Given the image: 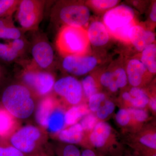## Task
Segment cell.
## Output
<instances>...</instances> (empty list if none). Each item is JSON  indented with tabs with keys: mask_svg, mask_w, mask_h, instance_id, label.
I'll return each mask as SVG.
<instances>
[{
	"mask_svg": "<svg viewBox=\"0 0 156 156\" xmlns=\"http://www.w3.org/2000/svg\"><path fill=\"white\" fill-rule=\"evenodd\" d=\"M7 82L0 89V104L17 119L30 117L35 109V97L20 82Z\"/></svg>",
	"mask_w": 156,
	"mask_h": 156,
	"instance_id": "obj_1",
	"label": "cell"
},
{
	"mask_svg": "<svg viewBox=\"0 0 156 156\" xmlns=\"http://www.w3.org/2000/svg\"><path fill=\"white\" fill-rule=\"evenodd\" d=\"M22 67L18 74L20 82L27 87L35 98H42L51 94L55 79L51 72L41 69L31 60H20Z\"/></svg>",
	"mask_w": 156,
	"mask_h": 156,
	"instance_id": "obj_2",
	"label": "cell"
},
{
	"mask_svg": "<svg viewBox=\"0 0 156 156\" xmlns=\"http://www.w3.org/2000/svg\"><path fill=\"white\" fill-rule=\"evenodd\" d=\"M47 133L33 125L20 127L9 139V142L26 155L44 151L47 141Z\"/></svg>",
	"mask_w": 156,
	"mask_h": 156,
	"instance_id": "obj_3",
	"label": "cell"
},
{
	"mask_svg": "<svg viewBox=\"0 0 156 156\" xmlns=\"http://www.w3.org/2000/svg\"><path fill=\"white\" fill-rule=\"evenodd\" d=\"M116 134L109 123L99 121L89 135L91 147L105 156H118L124 149L117 142Z\"/></svg>",
	"mask_w": 156,
	"mask_h": 156,
	"instance_id": "obj_4",
	"label": "cell"
},
{
	"mask_svg": "<svg viewBox=\"0 0 156 156\" xmlns=\"http://www.w3.org/2000/svg\"><path fill=\"white\" fill-rule=\"evenodd\" d=\"M46 3L47 1L44 0H20L14 14L18 27L23 34L39 29Z\"/></svg>",
	"mask_w": 156,
	"mask_h": 156,
	"instance_id": "obj_5",
	"label": "cell"
},
{
	"mask_svg": "<svg viewBox=\"0 0 156 156\" xmlns=\"http://www.w3.org/2000/svg\"><path fill=\"white\" fill-rule=\"evenodd\" d=\"M50 16L52 22L58 21L66 26L82 27L89 21L90 11L83 5L59 2L53 6Z\"/></svg>",
	"mask_w": 156,
	"mask_h": 156,
	"instance_id": "obj_6",
	"label": "cell"
},
{
	"mask_svg": "<svg viewBox=\"0 0 156 156\" xmlns=\"http://www.w3.org/2000/svg\"><path fill=\"white\" fill-rule=\"evenodd\" d=\"M32 32L29 41L31 61L39 68L51 72L54 64V53L48 36L39 29Z\"/></svg>",
	"mask_w": 156,
	"mask_h": 156,
	"instance_id": "obj_7",
	"label": "cell"
},
{
	"mask_svg": "<svg viewBox=\"0 0 156 156\" xmlns=\"http://www.w3.org/2000/svg\"><path fill=\"white\" fill-rule=\"evenodd\" d=\"M87 34L82 27L66 26L57 35L56 45L60 53L65 55H80L87 46Z\"/></svg>",
	"mask_w": 156,
	"mask_h": 156,
	"instance_id": "obj_8",
	"label": "cell"
},
{
	"mask_svg": "<svg viewBox=\"0 0 156 156\" xmlns=\"http://www.w3.org/2000/svg\"><path fill=\"white\" fill-rule=\"evenodd\" d=\"M53 91L71 106L80 104L83 95L81 83L72 76L63 77L56 81Z\"/></svg>",
	"mask_w": 156,
	"mask_h": 156,
	"instance_id": "obj_9",
	"label": "cell"
},
{
	"mask_svg": "<svg viewBox=\"0 0 156 156\" xmlns=\"http://www.w3.org/2000/svg\"><path fill=\"white\" fill-rule=\"evenodd\" d=\"M134 16L132 8L122 5L106 12L103 20L105 25L112 32L128 25L133 21Z\"/></svg>",
	"mask_w": 156,
	"mask_h": 156,
	"instance_id": "obj_10",
	"label": "cell"
},
{
	"mask_svg": "<svg viewBox=\"0 0 156 156\" xmlns=\"http://www.w3.org/2000/svg\"><path fill=\"white\" fill-rule=\"evenodd\" d=\"M97 63L96 58L93 56L80 55L66 56L62 61V67L71 74L80 76L86 74L93 69Z\"/></svg>",
	"mask_w": 156,
	"mask_h": 156,
	"instance_id": "obj_11",
	"label": "cell"
},
{
	"mask_svg": "<svg viewBox=\"0 0 156 156\" xmlns=\"http://www.w3.org/2000/svg\"><path fill=\"white\" fill-rule=\"evenodd\" d=\"M58 103L56 98L51 94L40 98L35 109V117L37 123L43 130H44L50 114Z\"/></svg>",
	"mask_w": 156,
	"mask_h": 156,
	"instance_id": "obj_12",
	"label": "cell"
},
{
	"mask_svg": "<svg viewBox=\"0 0 156 156\" xmlns=\"http://www.w3.org/2000/svg\"><path fill=\"white\" fill-rule=\"evenodd\" d=\"M128 38L138 51H142L154 43L155 37L153 32L145 30L140 26L134 25L129 30Z\"/></svg>",
	"mask_w": 156,
	"mask_h": 156,
	"instance_id": "obj_13",
	"label": "cell"
},
{
	"mask_svg": "<svg viewBox=\"0 0 156 156\" xmlns=\"http://www.w3.org/2000/svg\"><path fill=\"white\" fill-rule=\"evenodd\" d=\"M100 83L104 87H108L112 92L126 87L128 83L127 74L122 68H119L114 72L104 73L101 76Z\"/></svg>",
	"mask_w": 156,
	"mask_h": 156,
	"instance_id": "obj_14",
	"label": "cell"
},
{
	"mask_svg": "<svg viewBox=\"0 0 156 156\" xmlns=\"http://www.w3.org/2000/svg\"><path fill=\"white\" fill-rule=\"evenodd\" d=\"M19 128L17 119L0 104V140H9Z\"/></svg>",
	"mask_w": 156,
	"mask_h": 156,
	"instance_id": "obj_15",
	"label": "cell"
},
{
	"mask_svg": "<svg viewBox=\"0 0 156 156\" xmlns=\"http://www.w3.org/2000/svg\"><path fill=\"white\" fill-rule=\"evenodd\" d=\"M66 111L58 103L48 118L44 131L47 133L57 135L66 126L65 121Z\"/></svg>",
	"mask_w": 156,
	"mask_h": 156,
	"instance_id": "obj_16",
	"label": "cell"
},
{
	"mask_svg": "<svg viewBox=\"0 0 156 156\" xmlns=\"http://www.w3.org/2000/svg\"><path fill=\"white\" fill-rule=\"evenodd\" d=\"M122 98L129 108H144L148 105L150 98L144 90L133 87L129 91L123 92Z\"/></svg>",
	"mask_w": 156,
	"mask_h": 156,
	"instance_id": "obj_17",
	"label": "cell"
},
{
	"mask_svg": "<svg viewBox=\"0 0 156 156\" xmlns=\"http://www.w3.org/2000/svg\"><path fill=\"white\" fill-rule=\"evenodd\" d=\"M89 42L95 47H101L108 42L109 36L105 26L100 21L92 22L87 32Z\"/></svg>",
	"mask_w": 156,
	"mask_h": 156,
	"instance_id": "obj_18",
	"label": "cell"
},
{
	"mask_svg": "<svg viewBox=\"0 0 156 156\" xmlns=\"http://www.w3.org/2000/svg\"><path fill=\"white\" fill-rule=\"evenodd\" d=\"M84 132L80 124L77 123L62 129L56 136L62 143L75 145L82 143Z\"/></svg>",
	"mask_w": 156,
	"mask_h": 156,
	"instance_id": "obj_19",
	"label": "cell"
},
{
	"mask_svg": "<svg viewBox=\"0 0 156 156\" xmlns=\"http://www.w3.org/2000/svg\"><path fill=\"white\" fill-rule=\"evenodd\" d=\"M24 36L21 30L15 25L13 16L0 19V39L10 41Z\"/></svg>",
	"mask_w": 156,
	"mask_h": 156,
	"instance_id": "obj_20",
	"label": "cell"
},
{
	"mask_svg": "<svg viewBox=\"0 0 156 156\" xmlns=\"http://www.w3.org/2000/svg\"><path fill=\"white\" fill-rule=\"evenodd\" d=\"M147 69L142 62L133 59L128 62L127 69L128 81L133 87H138L142 83L143 77Z\"/></svg>",
	"mask_w": 156,
	"mask_h": 156,
	"instance_id": "obj_21",
	"label": "cell"
},
{
	"mask_svg": "<svg viewBox=\"0 0 156 156\" xmlns=\"http://www.w3.org/2000/svg\"><path fill=\"white\" fill-rule=\"evenodd\" d=\"M24 58L11 43H0V63L5 65L16 62Z\"/></svg>",
	"mask_w": 156,
	"mask_h": 156,
	"instance_id": "obj_22",
	"label": "cell"
},
{
	"mask_svg": "<svg viewBox=\"0 0 156 156\" xmlns=\"http://www.w3.org/2000/svg\"><path fill=\"white\" fill-rule=\"evenodd\" d=\"M88 107L84 105L79 104L71 106L66 111L65 121L66 126H69L78 123V121L89 113Z\"/></svg>",
	"mask_w": 156,
	"mask_h": 156,
	"instance_id": "obj_23",
	"label": "cell"
},
{
	"mask_svg": "<svg viewBox=\"0 0 156 156\" xmlns=\"http://www.w3.org/2000/svg\"><path fill=\"white\" fill-rule=\"evenodd\" d=\"M141 62L147 70L152 73H156V47L152 44L142 51Z\"/></svg>",
	"mask_w": 156,
	"mask_h": 156,
	"instance_id": "obj_24",
	"label": "cell"
},
{
	"mask_svg": "<svg viewBox=\"0 0 156 156\" xmlns=\"http://www.w3.org/2000/svg\"><path fill=\"white\" fill-rule=\"evenodd\" d=\"M138 145L156 150V133L155 130L144 131L138 135Z\"/></svg>",
	"mask_w": 156,
	"mask_h": 156,
	"instance_id": "obj_25",
	"label": "cell"
},
{
	"mask_svg": "<svg viewBox=\"0 0 156 156\" xmlns=\"http://www.w3.org/2000/svg\"><path fill=\"white\" fill-rule=\"evenodd\" d=\"M20 0H0V19L13 16Z\"/></svg>",
	"mask_w": 156,
	"mask_h": 156,
	"instance_id": "obj_26",
	"label": "cell"
},
{
	"mask_svg": "<svg viewBox=\"0 0 156 156\" xmlns=\"http://www.w3.org/2000/svg\"><path fill=\"white\" fill-rule=\"evenodd\" d=\"M56 156H80L81 152L77 147L62 143L56 148Z\"/></svg>",
	"mask_w": 156,
	"mask_h": 156,
	"instance_id": "obj_27",
	"label": "cell"
},
{
	"mask_svg": "<svg viewBox=\"0 0 156 156\" xmlns=\"http://www.w3.org/2000/svg\"><path fill=\"white\" fill-rule=\"evenodd\" d=\"M115 105L111 100H106L104 101L101 106L96 112V116L100 121H103L108 118L113 113Z\"/></svg>",
	"mask_w": 156,
	"mask_h": 156,
	"instance_id": "obj_28",
	"label": "cell"
},
{
	"mask_svg": "<svg viewBox=\"0 0 156 156\" xmlns=\"http://www.w3.org/2000/svg\"><path fill=\"white\" fill-rule=\"evenodd\" d=\"M83 93L85 97L89 99V98L97 93L96 83L92 76H88L85 77L82 81Z\"/></svg>",
	"mask_w": 156,
	"mask_h": 156,
	"instance_id": "obj_29",
	"label": "cell"
},
{
	"mask_svg": "<svg viewBox=\"0 0 156 156\" xmlns=\"http://www.w3.org/2000/svg\"><path fill=\"white\" fill-rule=\"evenodd\" d=\"M0 156H27L8 140H0Z\"/></svg>",
	"mask_w": 156,
	"mask_h": 156,
	"instance_id": "obj_30",
	"label": "cell"
},
{
	"mask_svg": "<svg viewBox=\"0 0 156 156\" xmlns=\"http://www.w3.org/2000/svg\"><path fill=\"white\" fill-rule=\"evenodd\" d=\"M128 110L131 117V123L142 124L147 120L149 115L146 110L144 108H128Z\"/></svg>",
	"mask_w": 156,
	"mask_h": 156,
	"instance_id": "obj_31",
	"label": "cell"
},
{
	"mask_svg": "<svg viewBox=\"0 0 156 156\" xmlns=\"http://www.w3.org/2000/svg\"><path fill=\"white\" fill-rule=\"evenodd\" d=\"M106 96L102 93H96L89 98L88 108L93 113L97 111L104 101L106 100Z\"/></svg>",
	"mask_w": 156,
	"mask_h": 156,
	"instance_id": "obj_32",
	"label": "cell"
},
{
	"mask_svg": "<svg viewBox=\"0 0 156 156\" xmlns=\"http://www.w3.org/2000/svg\"><path fill=\"white\" fill-rule=\"evenodd\" d=\"M98 119L94 114L89 113L84 116L80 121V124L84 132H90L92 131L95 125L98 122Z\"/></svg>",
	"mask_w": 156,
	"mask_h": 156,
	"instance_id": "obj_33",
	"label": "cell"
},
{
	"mask_svg": "<svg viewBox=\"0 0 156 156\" xmlns=\"http://www.w3.org/2000/svg\"><path fill=\"white\" fill-rule=\"evenodd\" d=\"M117 123L121 127H126L131 124V117L127 108L119 110L115 115Z\"/></svg>",
	"mask_w": 156,
	"mask_h": 156,
	"instance_id": "obj_34",
	"label": "cell"
},
{
	"mask_svg": "<svg viewBox=\"0 0 156 156\" xmlns=\"http://www.w3.org/2000/svg\"><path fill=\"white\" fill-rule=\"evenodd\" d=\"M92 5L97 9L105 10L114 7L119 2L116 0H93Z\"/></svg>",
	"mask_w": 156,
	"mask_h": 156,
	"instance_id": "obj_35",
	"label": "cell"
},
{
	"mask_svg": "<svg viewBox=\"0 0 156 156\" xmlns=\"http://www.w3.org/2000/svg\"><path fill=\"white\" fill-rule=\"evenodd\" d=\"M134 26L133 21L128 25L121 27V28L118 29L114 31L111 32L113 34L117 37H119L121 38L124 39L126 40H129L128 38V33L129 30L132 26Z\"/></svg>",
	"mask_w": 156,
	"mask_h": 156,
	"instance_id": "obj_36",
	"label": "cell"
},
{
	"mask_svg": "<svg viewBox=\"0 0 156 156\" xmlns=\"http://www.w3.org/2000/svg\"><path fill=\"white\" fill-rule=\"evenodd\" d=\"M8 74L5 65L0 63V89L8 81Z\"/></svg>",
	"mask_w": 156,
	"mask_h": 156,
	"instance_id": "obj_37",
	"label": "cell"
},
{
	"mask_svg": "<svg viewBox=\"0 0 156 156\" xmlns=\"http://www.w3.org/2000/svg\"><path fill=\"white\" fill-rule=\"evenodd\" d=\"M80 156H105L92 148H85L81 152Z\"/></svg>",
	"mask_w": 156,
	"mask_h": 156,
	"instance_id": "obj_38",
	"label": "cell"
},
{
	"mask_svg": "<svg viewBox=\"0 0 156 156\" xmlns=\"http://www.w3.org/2000/svg\"><path fill=\"white\" fill-rule=\"evenodd\" d=\"M149 106L154 112L155 113L156 111V100L154 97L151 98H149V101L148 103Z\"/></svg>",
	"mask_w": 156,
	"mask_h": 156,
	"instance_id": "obj_39",
	"label": "cell"
},
{
	"mask_svg": "<svg viewBox=\"0 0 156 156\" xmlns=\"http://www.w3.org/2000/svg\"><path fill=\"white\" fill-rule=\"evenodd\" d=\"M118 156H140L138 154L133 151L123 150L122 153L120 154Z\"/></svg>",
	"mask_w": 156,
	"mask_h": 156,
	"instance_id": "obj_40",
	"label": "cell"
},
{
	"mask_svg": "<svg viewBox=\"0 0 156 156\" xmlns=\"http://www.w3.org/2000/svg\"><path fill=\"white\" fill-rule=\"evenodd\" d=\"M150 18L154 22L156 21V4L155 3L152 8L150 14Z\"/></svg>",
	"mask_w": 156,
	"mask_h": 156,
	"instance_id": "obj_41",
	"label": "cell"
},
{
	"mask_svg": "<svg viewBox=\"0 0 156 156\" xmlns=\"http://www.w3.org/2000/svg\"><path fill=\"white\" fill-rule=\"evenodd\" d=\"M27 156H50L48 154L44 151H41L38 152L36 153L32 154L29 155Z\"/></svg>",
	"mask_w": 156,
	"mask_h": 156,
	"instance_id": "obj_42",
	"label": "cell"
}]
</instances>
